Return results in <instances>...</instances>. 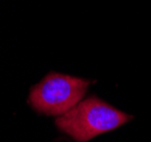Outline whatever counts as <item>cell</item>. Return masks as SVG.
Returning a JSON list of instances; mask_svg holds the SVG:
<instances>
[{
    "label": "cell",
    "mask_w": 151,
    "mask_h": 142,
    "mask_svg": "<svg viewBox=\"0 0 151 142\" xmlns=\"http://www.w3.org/2000/svg\"><path fill=\"white\" fill-rule=\"evenodd\" d=\"M132 116L119 111L104 100L91 96L80 100L71 110L58 116L55 125L78 142H87L99 134L113 131Z\"/></svg>",
    "instance_id": "obj_1"
},
{
    "label": "cell",
    "mask_w": 151,
    "mask_h": 142,
    "mask_svg": "<svg viewBox=\"0 0 151 142\" xmlns=\"http://www.w3.org/2000/svg\"><path fill=\"white\" fill-rule=\"evenodd\" d=\"M89 84L82 78L52 72L32 88L28 103L38 113L60 116L83 98Z\"/></svg>",
    "instance_id": "obj_2"
}]
</instances>
